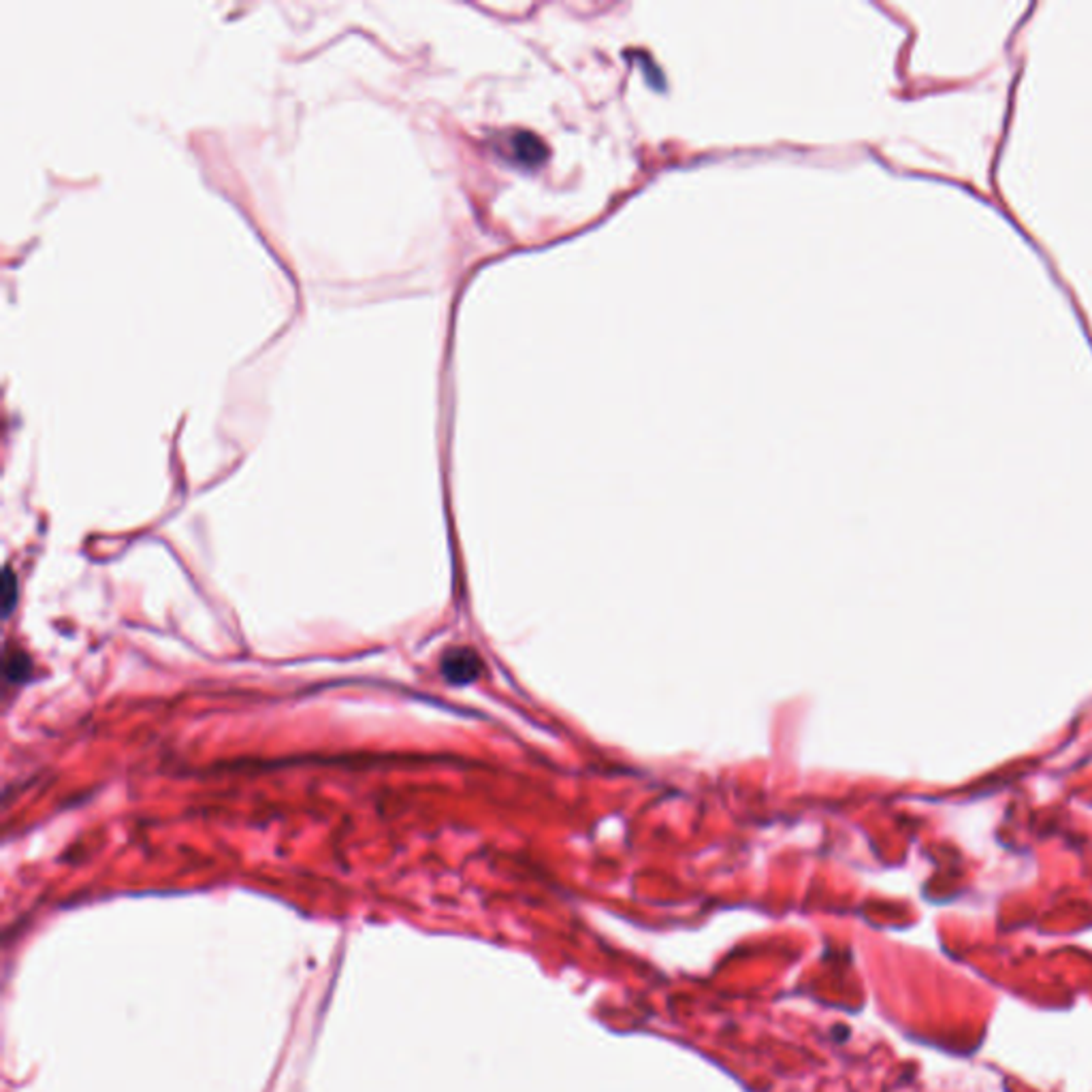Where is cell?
<instances>
[{"label": "cell", "instance_id": "6da1fadb", "mask_svg": "<svg viewBox=\"0 0 1092 1092\" xmlns=\"http://www.w3.org/2000/svg\"><path fill=\"white\" fill-rule=\"evenodd\" d=\"M482 663L476 651L468 647H454L442 657V673L454 685H468L480 677Z\"/></svg>", "mask_w": 1092, "mask_h": 1092}, {"label": "cell", "instance_id": "7a4b0ae2", "mask_svg": "<svg viewBox=\"0 0 1092 1092\" xmlns=\"http://www.w3.org/2000/svg\"><path fill=\"white\" fill-rule=\"evenodd\" d=\"M546 155H549V149H546L544 141L534 133L519 131L512 133L508 139V157L517 165L536 167L546 159Z\"/></svg>", "mask_w": 1092, "mask_h": 1092}, {"label": "cell", "instance_id": "3957f363", "mask_svg": "<svg viewBox=\"0 0 1092 1092\" xmlns=\"http://www.w3.org/2000/svg\"><path fill=\"white\" fill-rule=\"evenodd\" d=\"M7 666H13V671H7V677L9 679H22L24 675H28V659L26 655L22 653H15V655H7Z\"/></svg>", "mask_w": 1092, "mask_h": 1092}]
</instances>
